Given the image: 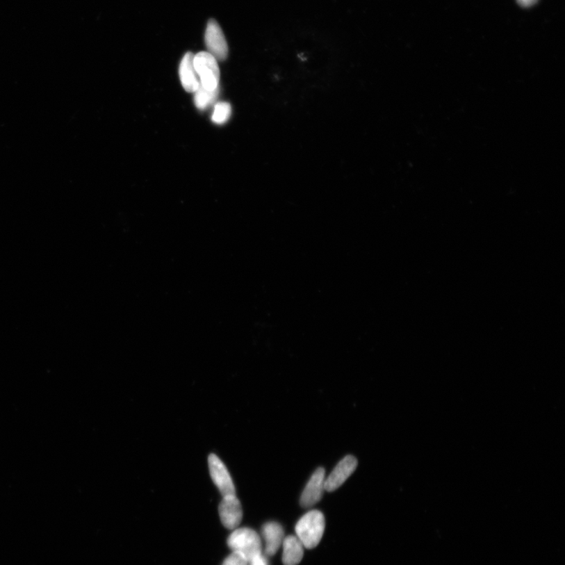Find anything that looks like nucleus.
<instances>
[{"label":"nucleus","instance_id":"obj_16","mask_svg":"<svg viewBox=\"0 0 565 565\" xmlns=\"http://www.w3.org/2000/svg\"><path fill=\"white\" fill-rule=\"evenodd\" d=\"M516 1H518L521 7L530 8L534 4H536L538 0H516Z\"/></svg>","mask_w":565,"mask_h":565},{"label":"nucleus","instance_id":"obj_10","mask_svg":"<svg viewBox=\"0 0 565 565\" xmlns=\"http://www.w3.org/2000/svg\"><path fill=\"white\" fill-rule=\"evenodd\" d=\"M263 536L265 542V555H275L282 546L284 539L282 526L277 522H268L263 527Z\"/></svg>","mask_w":565,"mask_h":565},{"label":"nucleus","instance_id":"obj_15","mask_svg":"<svg viewBox=\"0 0 565 565\" xmlns=\"http://www.w3.org/2000/svg\"><path fill=\"white\" fill-rule=\"evenodd\" d=\"M248 565H268V562H267L266 557L262 555L253 559L251 562L248 563Z\"/></svg>","mask_w":565,"mask_h":565},{"label":"nucleus","instance_id":"obj_14","mask_svg":"<svg viewBox=\"0 0 565 565\" xmlns=\"http://www.w3.org/2000/svg\"><path fill=\"white\" fill-rule=\"evenodd\" d=\"M222 565H248V562L245 557H243L238 552H233L226 558Z\"/></svg>","mask_w":565,"mask_h":565},{"label":"nucleus","instance_id":"obj_11","mask_svg":"<svg viewBox=\"0 0 565 565\" xmlns=\"http://www.w3.org/2000/svg\"><path fill=\"white\" fill-rule=\"evenodd\" d=\"M282 561L284 565H297L302 560L304 546L297 537L290 536L283 541Z\"/></svg>","mask_w":565,"mask_h":565},{"label":"nucleus","instance_id":"obj_9","mask_svg":"<svg viewBox=\"0 0 565 565\" xmlns=\"http://www.w3.org/2000/svg\"><path fill=\"white\" fill-rule=\"evenodd\" d=\"M194 54L188 52L182 58L179 66V77L182 87L188 93H195L200 82L193 65Z\"/></svg>","mask_w":565,"mask_h":565},{"label":"nucleus","instance_id":"obj_6","mask_svg":"<svg viewBox=\"0 0 565 565\" xmlns=\"http://www.w3.org/2000/svg\"><path fill=\"white\" fill-rule=\"evenodd\" d=\"M325 478L324 468L320 467L313 473L302 493L300 503L302 507H312L321 500L325 490Z\"/></svg>","mask_w":565,"mask_h":565},{"label":"nucleus","instance_id":"obj_4","mask_svg":"<svg viewBox=\"0 0 565 565\" xmlns=\"http://www.w3.org/2000/svg\"><path fill=\"white\" fill-rule=\"evenodd\" d=\"M204 40L208 52L217 60L228 57L229 48L222 29L215 19H211L206 26Z\"/></svg>","mask_w":565,"mask_h":565},{"label":"nucleus","instance_id":"obj_8","mask_svg":"<svg viewBox=\"0 0 565 565\" xmlns=\"http://www.w3.org/2000/svg\"><path fill=\"white\" fill-rule=\"evenodd\" d=\"M357 467V460L354 457L348 455L339 461L331 475L325 478V489L327 491H334L347 481Z\"/></svg>","mask_w":565,"mask_h":565},{"label":"nucleus","instance_id":"obj_12","mask_svg":"<svg viewBox=\"0 0 565 565\" xmlns=\"http://www.w3.org/2000/svg\"><path fill=\"white\" fill-rule=\"evenodd\" d=\"M194 94H195L194 101H195L197 108L199 110H205L216 101L218 94H220V88L215 90H208L199 85V88Z\"/></svg>","mask_w":565,"mask_h":565},{"label":"nucleus","instance_id":"obj_2","mask_svg":"<svg viewBox=\"0 0 565 565\" xmlns=\"http://www.w3.org/2000/svg\"><path fill=\"white\" fill-rule=\"evenodd\" d=\"M229 548L245 557L247 562L262 555V541L256 532L248 527L238 528L227 541Z\"/></svg>","mask_w":565,"mask_h":565},{"label":"nucleus","instance_id":"obj_5","mask_svg":"<svg viewBox=\"0 0 565 565\" xmlns=\"http://www.w3.org/2000/svg\"><path fill=\"white\" fill-rule=\"evenodd\" d=\"M211 477L223 496L236 495L235 486L227 468L215 454L208 457Z\"/></svg>","mask_w":565,"mask_h":565},{"label":"nucleus","instance_id":"obj_1","mask_svg":"<svg viewBox=\"0 0 565 565\" xmlns=\"http://www.w3.org/2000/svg\"><path fill=\"white\" fill-rule=\"evenodd\" d=\"M325 530V518L319 510H311L297 521V537L304 548L313 549L320 543Z\"/></svg>","mask_w":565,"mask_h":565},{"label":"nucleus","instance_id":"obj_3","mask_svg":"<svg viewBox=\"0 0 565 565\" xmlns=\"http://www.w3.org/2000/svg\"><path fill=\"white\" fill-rule=\"evenodd\" d=\"M193 65L204 88L208 90L220 88V69L214 56L208 51L199 52L194 56Z\"/></svg>","mask_w":565,"mask_h":565},{"label":"nucleus","instance_id":"obj_13","mask_svg":"<svg viewBox=\"0 0 565 565\" xmlns=\"http://www.w3.org/2000/svg\"><path fill=\"white\" fill-rule=\"evenodd\" d=\"M232 115V107L227 102H218L215 106L211 120L218 125L226 124Z\"/></svg>","mask_w":565,"mask_h":565},{"label":"nucleus","instance_id":"obj_7","mask_svg":"<svg viewBox=\"0 0 565 565\" xmlns=\"http://www.w3.org/2000/svg\"><path fill=\"white\" fill-rule=\"evenodd\" d=\"M218 511L222 525L228 530H236L241 523L243 509L241 503L236 495L223 496Z\"/></svg>","mask_w":565,"mask_h":565}]
</instances>
